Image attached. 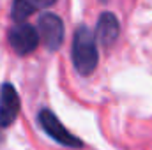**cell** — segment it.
<instances>
[{"instance_id": "6da1fadb", "label": "cell", "mask_w": 152, "mask_h": 150, "mask_svg": "<svg viewBox=\"0 0 152 150\" xmlns=\"http://www.w3.org/2000/svg\"><path fill=\"white\" fill-rule=\"evenodd\" d=\"M73 64H75L76 71L81 76H88L94 73L97 60H99V53H97V42L94 34L90 32L88 27L80 25L75 32L73 37Z\"/></svg>"}, {"instance_id": "7a4b0ae2", "label": "cell", "mask_w": 152, "mask_h": 150, "mask_svg": "<svg viewBox=\"0 0 152 150\" xmlns=\"http://www.w3.org/2000/svg\"><path fill=\"white\" fill-rule=\"evenodd\" d=\"M39 124H41V127L44 129V133H46L50 138H53L57 143H60V145H64V147H71V149H80V147H83L81 140L76 138L75 134H71V133L64 127V124L55 117L53 111H50V110H41V111H39Z\"/></svg>"}, {"instance_id": "3957f363", "label": "cell", "mask_w": 152, "mask_h": 150, "mask_svg": "<svg viewBox=\"0 0 152 150\" xmlns=\"http://www.w3.org/2000/svg\"><path fill=\"white\" fill-rule=\"evenodd\" d=\"M7 39H9L11 48L18 55H28V53H32L39 44L37 30L32 25H28V23H20V25L12 27L11 32H9V36H7Z\"/></svg>"}, {"instance_id": "277c9868", "label": "cell", "mask_w": 152, "mask_h": 150, "mask_svg": "<svg viewBox=\"0 0 152 150\" xmlns=\"http://www.w3.org/2000/svg\"><path fill=\"white\" fill-rule=\"evenodd\" d=\"M41 37L44 41V44L48 46V50L55 51L60 48L62 41H64V23L57 14H42L39 18V32Z\"/></svg>"}, {"instance_id": "5b68a950", "label": "cell", "mask_w": 152, "mask_h": 150, "mask_svg": "<svg viewBox=\"0 0 152 150\" xmlns=\"http://www.w3.org/2000/svg\"><path fill=\"white\" fill-rule=\"evenodd\" d=\"M20 97L11 83H4L0 88V127L11 125L20 113Z\"/></svg>"}, {"instance_id": "8992f818", "label": "cell", "mask_w": 152, "mask_h": 150, "mask_svg": "<svg viewBox=\"0 0 152 150\" xmlns=\"http://www.w3.org/2000/svg\"><path fill=\"white\" fill-rule=\"evenodd\" d=\"M118 34H120V25H118L117 16L112 12H103L96 27V34H94L96 41H99L103 46L108 48L117 41Z\"/></svg>"}, {"instance_id": "52a82bcc", "label": "cell", "mask_w": 152, "mask_h": 150, "mask_svg": "<svg viewBox=\"0 0 152 150\" xmlns=\"http://www.w3.org/2000/svg\"><path fill=\"white\" fill-rule=\"evenodd\" d=\"M57 0H14L12 4V20L14 21H23L27 20L32 12L46 9L50 5H53Z\"/></svg>"}]
</instances>
